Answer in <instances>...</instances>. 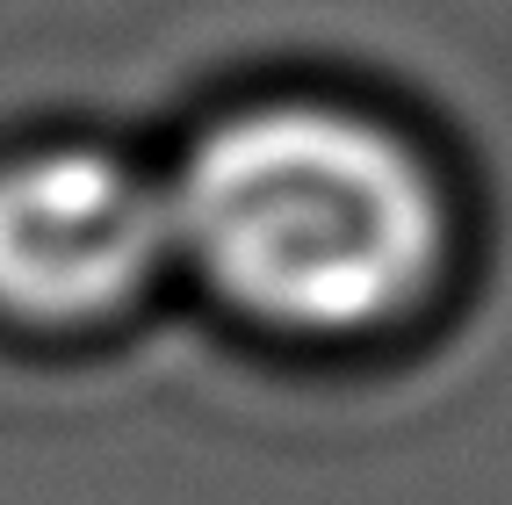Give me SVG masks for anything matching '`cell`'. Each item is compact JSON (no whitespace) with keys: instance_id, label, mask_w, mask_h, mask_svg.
I'll use <instances>...</instances> for the list:
<instances>
[{"instance_id":"cell-1","label":"cell","mask_w":512,"mask_h":505,"mask_svg":"<svg viewBox=\"0 0 512 505\" xmlns=\"http://www.w3.org/2000/svg\"><path fill=\"white\" fill-rule=\"evenodd\" d=\"M181 267L275 340H375L448 275V188L361 101L275 87L224 101L166 174Z\"/></svg>"},{"instance_id":"cell-2","label":"cell","mask_w":512,"mask_h":505,"mask_svg":"<svg viewBox=\"0 0 512 505\" xmlns=\"http://www.w3.org/2000/svg\"><path fill=\"white\" fill-rule=\"evenodd\" d=\"M181 267L166 174L109 138H22L0 152V325H130Z\"/></svg>"}]
</instances>
